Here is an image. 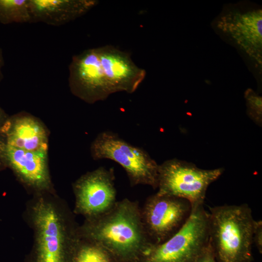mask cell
Here are the masks:
<instances>
[{
	"instance_id": "6da1fadb",
	"label": "cell",
	"mask_w": 262,
	"mask_h": 262,
	"mask_svg": "<svg viewBox=\"0 0 262 262\" xmlns=\"http://www.w3.org/2000/svg\"><path fill=\"white\" fill-rule=\"evenodd\" d=\"M68 71L72 92L90 103L116 92H134L146 75L128 53L111 45L86 49L73 56Z\"/></svg>"
},
{
	"instance_id": "7a4b0ae2",
	"label": "cell",
	"mask_w": 262,
	"mask_h": 262,
	"mask_svg": "<svg viewBox=\"0 0 262 262\" xmlns=\"http://www.w3.org/2000/svg\"><path fill=\"white\" fill-rule=\"evenodd\" d=\"M33 233L29 262H72L80 238L79 225L55 192L34 195L23 213Z\"/></svg>"
},
{
	"instance_id": "3957f363",
	"label": "cell",
	"mask_w": 262,
	"mask_h": 262,
	"mask_svg": "<svg viewBox=\"0 0 262 262\" xmlns=\"http://www.w3.org/2000/svg\"><path fill=\"white\" fill-rule=\"evenodd\" d=\"M79 234L101 245L117 262H138L153 245L144 226L138 201L127 198L117 201L100 216L84 219Z\"/></svg>"
},
{
	"instance_id": "277c9868",
	"label": "cell",
	"mask_w": 262,
	"mask_h": 262,
	"mask_svg": "<svg viewBox=\"0 0 262 262\" xmlns=\"http://www.w3.org/2000/svg\"><path fill=\"white\" fill-rule=\"evenodd\" d=\"M254 221L246 204L210 208L209 242L217 262H252Z\"/></svg>"
},
{
	"instance_id": "5b68a950",
	"label": "cell",
	"mask_w": 262,
	"mask_h": 262,
	"mask_svg": "<svg viewBox=\"0 0 262 262\" xmlns=\"http://www.w3.org/2000/svg\"><path fill=\"white\" fill-rule=\"evenodd\" d=\"M95 160L109 159L121 165L131 186L145 185L158 187L159 164L142 148L126 141L111 131L99 133L91 146Z\"/></svg>"
},
{
	"instance_id": "8992f818",
	"label": "cell",
	"mask_w": 262,
	"mask_h": 262,
	"mask_svg": "<svg viewBox=\"0 0 262 262\" xmlns=\"http://www.w3.org/2000/svg\"><path fill=\"white\" fill-rule=\"evenodd\" d=\"M209 243V213L197 205L175 235L153 245L138 262H195Z\"/></svg>"
},
{
	"instance_id": "52a82bcc",
	"label": "cell",
	"mask_w": 262,
	"mask_h": 262,
	"mask_svg": "<svg viewBox=\"0 0 262 262\" xmlns=\"http://www.w3.org/2000/svg\"><path fill=\"white\" fill-rule=\"evenodd\" d=\"M223 171L222 168L203 169L184 161L168 160L159 165L156 194L183 198L192 208L202 205L208 186Z\"/></svg>"
},
{
	"instance_id": "ba28073f",
	"label": "cell",
	"mask_w": 262,
	"mask_h": 262,
	"mask_svg": "<svg viewBox=\"0 0 262 262\" xmlns=\"http://www.w3.org/2000/svg\"><path fill=\"white\" fill-rule=\"evenodd\" d=\"M192 211L183 198L155 194L141 207L142 220L153 245L161 244L175 235L184 225Z\"/></svg>"
},
{
	"instance_id": "9c48e42d",
	"label": "cell",
	"mask_w": 262,
	"mask_h": 262,
	"mask_svg": "<svg viewBox=\"0 0 262 262\" xmlns=\"http://www.w3.org/2000/svg\"><path fill=\"white\" fill-rule=\"evenodd\" d=\"M113 168L99 167L80 177L73 184L74 214L93 218L109 211L116 202Z\"/></svg>"
},
{
	"instance_id": "30bf717a",
	"label": "cell",
	"mask_w": 262,
	"mask_h": 262,
	"mask_svg": "<svg viewBox=\"0 0 262 262\" xmlns=\"http://www.w3.org/2000/svg\"><path fill=\"white\" fill-rule=\"evenodd\" d=\"M5 157L6 166L33 196L55 192L49 170L47 150L27 151L6 144Z\"/></svg>"
},
{
	"instance_id": "8fae6325",
	"label": "cell",
	"mask_w": 262,
	"mask_h": 262,
	"mask_svg": "<svg viewBox=\"0 0 262 262\" xmlns=\"http://www.w3.org/2000/svg\"><path fill=\"white\" fill-rule=\"evenodd\" d=\"M217 27L231 37L248 56L262 65V12L230 11L218 20Z\"/></svg>"
},
{
	"instance_id": "7c38bea8",
	"label": "cell",
	"mask_w": 262,
	"mask_h": 262,
	"mask_svg": "<svg viewBox=\"0 0 262 262\" xmlns=\"http://www.w3.org/2000/svg\"><path fill=\"white\" fill-rule=\"evenodd\" d=\"M96 0H29L30 23L61 26L83 16Z\"/></svg>"
},
{
	"instance_id": "4fadbf2b",
	"label": "cell",
	"mask_w": 262,
	"mask_h": 262,
	"mask_svg": "<svg viewBox=\"0 0 262 262\" xmlns=\"http://www.w3.org/2000/svg\"><path fill=\"white\" fill-rule=\"evenodd\" d=\"M1 131L8 146L27 151L48 150L46 131L33 117L20 115L8 118Z\"/></svg>"
},
{
	"instance_id": "5bb4252c",
	"label": "cell",
	"mask_w": 262,
	"mask_h": 262,
	"mask_svg": "<svg viewBox=\"0 0 262 262\" xmlns=\"http://www.w3.org/2000/svg\"><path fill=\"white\" fill-rule=\"evenodd\" d=\"M72 262H117L103 246L94 241L80 237Z\"/></svg>"
},
{
	"instance_id": "9a60e30c",
	"label": "cell",
	"mask_w": 262,
	"mask_h": 262,
	"mask_svg": "<svg viewBox=\"0 0 262 262\" xmlns=\"http://www.w3.org/2000/svg\"><path fill=\"white\" fill-rule=\"evenodd\" d=\"M30 23L29 0H0V23Z\"/></svg>"
},
{
	"instance_id": "2e32d148",
	"label": "cell",
	"mask_w": 262,
	"mask_h": 262,
	"mask_svg": "<svg viewBox=\"0 0 262 262\" xmlns=\"http://www.w3.org/2000/svg\"><path fill=\"white\" fill-rule=\"evenodd\" d=\"M247 106V114L249 117L257 125L261 127L262 124V98L251 89L245 92Z\"/></svg>"
},
{
	"instance_id": "e0dca14e",
	"label": "cell",
	"mask_w": 262,
	"mask_h": 262,
	"mask_svg": "<svg viewBox=\"0 0 262 262\" xmlns=\"http://www.w3.org/2000/svg\"><path fill=\"white\" fill-rule=\"evenodd\" d=\"M253 243L257 247L260 253H262V221H254L253 233Z\"/></svg>"
},
{
	"instance_id": "ac0fdd59",
	"label": "cell",
	"mask_w": 262,
	"mask_h": 262,
	"mask_svg": "<svg viewBox=\"0 0 262 262\" xmlns=\"http://www.w3.org/2000/svg\"><path fill=\"white\" fill-rule=\"evenodd\" d=\"M195 262H217L210 242Z\"/></svg>"
},
{
	"instance_id": "d6986e66",
	"label": "cell",
	"mask_w": 262,
	"mask_h": 262,
	"mask_svg": "<svg viewBox=\"0 0 262 262\" xmlns=\"http://www.w3.org/2000/svg\"><path fill=\"white\" fill-rule=\"evenodd\" d=\"M6 140L4 134L0 131V170L6 166L5 157Z\"/></svg>"
},
{
	"instance_id": "ffe728a7",
	"label": "cell",
	"mask_w": 262,
	"mask_h": 262,
	"mask_svg": "<svg viewBox=\"0 0 262 262\" xmlns=\"http://www.w3.org/2000/svg\"><path fill=\"white\" fill-rule=\"evenodd\" d=\"M4 64L3 52L2 48L0 47V82L2 80L4 76L3 69Z\"/></svg>"
},
{
	"instance_id": "44dd1931",
	"label": "cell",
	"mask_w": 262,
	"mask_h": 262,
	"mask_svg": "<svg viewBox=\"0 0 262 262\" xmlns=\"http://www.w3.org/2000/svg\"><path fill=\"white\" fill-rule=\"evenodd\" d=\"M8 115L0 106V131L8 119Z\"/></svg>"
}]
</instances>
